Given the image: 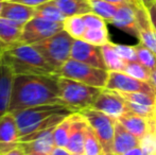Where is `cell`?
<instances>
[{"label":"cell","instance_id":"74e56055","mask_svg":"<svg viewBox=\"0 0 156 155\" xmlns=\"http://www.w3.org/2000/svg\"><path fill=\"white\" fill-rule=\"evenodd\" d=\"M50 155H72V153H70L66 148L55 147Z\"/></svg>","mask_w":156,"mask_h":155},{"label":"cell","instance_id":"4fadbf2b","mask_svg":"<svg viewBox=\"0 0 156 155\" xmlns=\"http://www.w3.org/2000/svg\"><path fill=\"white\" fill-rule=\"evenodd\" d=\"M55 128V126H54ZM54 128L35 134L25 140L20 141V146L25 150L26 154L30 153H45L51 154L53 149L56 147L53 138Z\"/></svg>","mask_w":156,"mask_h":155},{"label":"cell","instance_id":"44dd1931","mask_svg":"<svg viewBox=\"0 0 156 155\" xmlns=\"http://www.w3.org/2000/svg\"><path fill=\"white\" fill-rule=\"evenodd\" d=\"M66 17L93 12L89 0H52Z\"/></svg>","mask_w":156,"mask_h":155},{"label":"cell","instance_id":"30bf717a","mask_svg":"<svg viewBox=\"0 0 156 155\" xmlns=\"http://www.w3.org/2000/svg\"><path fill=\"white\" fill-rule=\"evenodd\" d=\"M91 107L114 119H118L125 113L129 112L123 98L116 90L107 88L102 89Z\"/></svg>","mask_w":156,"mask_h":155},{"label":"cell","instance_id":"3957f363","mask_svg":"<svg viewBox=\"0 0 156 155\" xmlns=\"http://www.w3.org/2000/svg\"><path fill=\"white\" fill-rule=\"evenodd\" d=\"M0 60L14 75H55L54 68L32 45L16 43L6 47Z\"/></svg>","mask_w":156,"mask_h":155},{"label":"cell","instance_id":"52a82bcc","mask_svg":"<svg viewBox=\"0 0 156 155\" xmlns=\"http://www.w3.org/2000/svg\"><path fill=\"white\" fill-rule=\"evenodd\" d=\"M85 117L90 128L97 135L101 146H102L104 155H114L113 143L114 133H115L116 119L94 110L93 107H87L80 111Z\"/></svg>","mask_w":156,"mask_h":155},{"label":"cell","instance_id":"1f68e13d","mask_svg":"<svg viewBox=\"0 0 156 155\" xmlns=\"http://www.w3.org/2000/svg\"><path fill=\"white\" fill-rule=\"evenodd\" d=\"M140 148L142 149L144 155L156 154V133L151 131L140 139Z\"/></svg>","mask_w":156,"mask_h":155},{"label":"cell","instance_id":"7a4b0ae2","mask_svg":"<svg viewBox=\"0 0 156 155\" xmlns=\"http://www.w3.org/2000/svg\"><path fill=\"white\" fill-rule=\"evenodd\" d=\"M73 113L76 111L62 104L33 106L13 113L18 124L19 143L43 131L54 128Z\"/></svg>","mask_w":156,"mask_h":155},{"label":"cell","instance_id":"6da1fadb","mask_svg":"<svg viewBox=\"0 0 156 155\" xmlns=\"http://www.w3.org/2000/svg\"><path fill=\"white\" fill-rule=\"evenodd\" d=\"M47 104H62L56 75H16L13 81L10 113Z\"/></svg>","mask_w":156,"mask_h":155},{"label":"cell","instance_id":"ac0fdd59","mask_svg":"<svg viewBox=\"0 0 156 155\" xmlns=\"http://www.w3.org/2000/svg\"><path fill=\"white\" fill-rule=\"evenodd\" d=\"M138 146H140V139L129 133L119 121L116 120L113 143L114 155H122L129 150Z\"/></svg>","mask_w":156,"mask_h":155},{"label":"cell","instance_id":"277c9868","mask_svg":"<svg viewBox=\"0 0 156 155\" xmlns=\"http://www.w3.org/2000/svg\"><path fill=\"white\" fill-rule=\"evenodd\" d=\"M58 79L61 99L63 100L65 105L69 106L76 112L91 107L98 96L102 91V88L90 86L76 80L58 77Z\"/></svg>","mask_w":156,"mask_h":155},{"label":"cell","instance_id":"d6986e66","mask_svg":"<svg viewBox=\"0 0 156 155\" xmlns=\"http://www.w3.org/2000/svg\"><path fill=\"white\" fill-rule=\"evenodd\" d=\"M116 120L119 121L129 133H132L138 139H141L146 134L153 131L152 123L150 120L132 112L125 113L124 115H122Z\"/></svg>","mask_w":156,"mask_h":155},{"label":"cell","instance_id":"d6a6232c","mask_svg":"<svg viewBox=\"0 0 156 155\" xmlns=\"http://www.w3.org/2000/svg\"><path fill=\"white\" fill-rule=\"evenodd\" d=\"M117 53L121 56L125 62H136L137 61V53H136L135 46L121 45V44H114Z\"/></svg>","mask_w":156,"mask_h":155},{"label":"cell","instance_id":"7bdbcfd3","mask_svg":"<svg viewBox=\"0 0 156 155\" xmlns=\"http://www.w3.org/2000/svg\"><path fill=\"white\" fill-rule=\"evenodd\" d=\"M6 47H8V45H5V44H4L3 41H0V55H1V54L3 53V51L6 49Z\"/></svg>","mask_w":156,"mask_h":155},{"label":"cell","instance_id":"603a6c76","mask_svg":"<svg viewBox=\"0 0 156 155\" xmlns=\"http://www.w3.org/2000/svg\"><path fill=\"white\" fill-rule=\"evenodd\" d=\"M101 52H102L103 60H104V63L106 65L107 70L124 72L127 62H125L123 58L117 53L115 47H114V43L109 41V43L105 44L104 46H102Z\"/></svg>","mask_w":156,"mask_h":155},{"label":"cell","instance_id":"f6af8a7d","mask_svg":"<svg viewBox=\"0 0 156 155\" xmlns=\"http://www.w3.org/2000/svg\"><path fill=\"white\" fill-rule=\"evenodd\" d=\"M27 155H50V154H45V153H30Z\"/></svg>","mask_w":156,"mask_h":155},{"label":"cell","instance_id":"83f0119b","mask_svg":"<svg viewBox=\"0 0 156 155\" xmlns=\"http://www.w3.org/2000/svg\"><path fill=\"white\" fill-rule=\"evenodd\" d=\"M85 155H104L103 153L102 146L99 141L97 135L94 134V130L90 125H87L86 132H85V140H84V151Z\"/></svg>","mask_w":156,"mask_h":155},{"label":"cell","instance_id":"ffe728a7","mask_svg":"<svg viewBox=\"0 0 156 155\" xmlns=\"http://www.w3.org/2000/svg\"><path fill=\"white\" fill-rule=\"evenodd\" d=\"M0 143H19V129L13 113L8 112L0 118Z\"/></svg>","mask_w":156,"mask_h":155},{"label":"cell","instance_id":"484cf974","mask_svg":"<svg viewBox=\"0 0 156 155\" xmlns=\"http://www.w3.org/2000/svg\"><path fill=\"white\" fill-rule=\"evenodd\" d=\"M89 3L91 6V11L94 14L102 17L106 23L113 20L114 16L117 13V10L120 5H116L111 2H107L105 0H89Z\"/></svg>","mask_w":156,"mask_h":155},{"label":"cell","instance_id":"7402d4cb","mask_svg":"<svg viewBox=\"0 0 156 155\" xmlns=\"http://www.w3.org/2000/svg\"><path fill=\"white\" fill-rule=\"evenodd\" d=\"M23 26L10 19L0 17V41L5 45H14L18 43Z\"/></svg>","mask_w":156,"mask_h":155},{"label":"cell","instance_id":"2e32d148","mask_svg":"<svg viewBox=\"0 0 156 155\" xmlns=\"http://www.w3.org/2000/svg\"><path fill=\"white\" fill-rule=\"evenodd\" d=\"M14 72L0 60V118L10 110Z\"/></svg>","mask_w":156,"mask_h":155},{"label":"cell","instance_id":"9a60e30c","mask_svg":"<svg viewBox=\"0 0 156 155\" xmlns=\"http://www.w3.org/2000/svg\"><path fill=\"white\" fill-rule=\"evenodd\" d=\"M137 4H123L120 5L111 23L114 27L138 37L137 17H136Z\"/></svg>","mask_w":156,"mask_h":155},{"label":"cell","instance_id":"8992f818","mask_svg":"<svg viewBox=\"0 0 156 155\" xmlns=\"http://www.w3.org/2000/svg\"><path fill=\"white\" fill-rule=\"evenodd\" d=\"M55 75L58 77L71 79L90 86L104 89L108 81L109 71L90 66L73 58H69L56 71Z\"/></svg>","mask_w":156,"mask_h":155},{"label":"cell","instance_id":"ba28073f","mask_svg":"<svg viewBox=\"0 0 156 155\" xmlns=\"http://www.w3.org/2000/svg\"><path fill=\"white\" fill-rule=\"evenodd\" d=\"M64 30L63 23H53L39 17H33L23 28L18 43L34 45Z\"/></svg>","mask_w":156,"mask_h":155},{"label":"cell","instance_id":"cb8c5ba5","mask_svg":"<svg viewBox=\"0 0 156 155\" xmlns=\"http://www.w3.org/2000/svg\"><path fill=\"white\" fill-rule=\"evenodd\" d=\"M35 17L46 19V20L53 21V23H63L66 16L63 12L55 5L53 1H48L44 4L35 8Z\"/></svg>","mask_w":156,"mask_h":155},{"label":"cell","instance_id":"9c48e42d","mask_svg":"<svg viewBox=\"0 0 156 155\" xmlns=\"http://www.w3.org/2000/svg\"><path fill=\"white\" fill-rule=\"evenodd\" d=\"M105 88L123 93H148L156 95V89L149 82L137 80L120 71H109Z\"/></svg>","mask_w":156,"mask_h":155},{"label":"cell","instance_id":"ab89813d","mask_svg":"<svg viewBox=\"0 0 156 155\" xmlns=\"http://www.w3.org/2000/svg\"><path fill=\"white\" fill-rule=\"evenodd\" d=\"M122 155H144V152H142V149L140 148V146H138V147L129 150V151L125 152Z\"/></svg>","mask_w":156,"mask_h":155},{"label":"cell","instance_id":"8fae6325","mask_svg":"<svg viewBox=\"0 0 156 155\" xmlns=\"http://www.w3.org/2000/svg\"><path fill=\"white\" fill-rule=\"evenodd\" d=\"M70 58L97 68L107 70L101 52V47H97L91 44L84 41L83 39H74L71 48Z\"/></svg>","mask_w":156,"mask_h":155},{"label":"cell","instance_id":"4dcf8cb0","mask_svg":"<svg viewBox=\"0 0 156 155\" xmlns=\"http://www.w3.org/2000/svg\"><path fill=\"white\" fill-rule=\"evenodd\" d=\"M124 72L131 77L137 79L144 82H150L151 78V71L148 68L140 64L138 61L136 62H127L126 67H125Z\"/></svg>","mask_w":156,"mask_h":155},{"label":"cell","instance_id":"e575fe53","mask_svg":"<svg viewBox=\"0 0 156 155\" xmlns=\"http://www.w3.org/2000/svg\"><path fill=\"white\" fill-rule=\"evenodd\" d=\"M6 1L18 2V3L26 4V5L32 6V8H36V6L46 3V2H48V1H51V0H6Z\"/></svg>","mask_w":156,"mask_h":155},{"label":"cell","instance_id":"4316f807","mask_svg":"<svg viewBox=\"0 0 156 155\" xmlns=\"http://www.w3.org/2000/svg\"><path fill=\"white\" fill-rule=\"evenodd\" d=\"M72 122V114L66 117L63 121H61L53 130V138L56 147L66 148L69 138L70 126Z\"/></svg>","mask_w":156,"mask_h":155},{"label":"cell","instance_id":"f1b7e54d","mask_svg":"<svg viewBox=\"0 0 156 155\" xmlns=\"http://www.w3.org/2000/svg\"><path fill=\"white\" fill-rule=\"evenodd\" d=\"M82 39L88 44L97 47H102L105 44L109 43V34L107 28L103 29H86Z\"/></svg>","mask_w":156,"mask_h":155},{"label":"cell","instance_id":"b9f144b4","mask_svg":"<svg viewBox=\"0 0 156 155\" xmlns=\"http://www.w3.org/2000/svg\"><path fill=\"white\" fill-rule=\"evenodd\" d=\"M139 1L141 2V3L144 4V6H146V8H148V6L150 5V4H152L153 2L156 1V0H139Z\"/></svg>","mask_w":156,"mask_h":155},{"label":"cell","instance_id":"5b68a950","mask_svg":"<svg viewBox=\"0 0 156 155\" xmlns=\"http://www.w3.org/2000/svg\"><path fill=\"white\" fill-rule=\"evenodd\" d=\"M73 41L74 38H72L65 30H62L32 46L53 67L56 73V71L70 58Z\"/></svg>","mask_w":156,"mask_h":155},{"label":"cell","instance_id":"d590c367","mask_svg":"<svg viewBox=\"0 0 156 155\" xmlns=\"http://www.w3.org/2000/svg\"><path fill=\"white\" fill-rule=\"evenodd\" d=\"M147 9H148V13H149V16H150L151 23H152L153 27H154L156 31V1L153 2L152 4H150Z\"/></svg>","mask_w":156,"mask_h":155},{"label":"cell","instance_id":"836d02e7","mask_svg":"<svg viewBox=\"0 0 156 155\" xmlns=\"http://www.w3.org/2000/svg\"><path fill=\"white\" fill-rule=\"evenodd\" d=\"M83 19H84L87 29H103V28H106V21L102 17H100L99 15L94 14L93 12L84 14Z\"/></svg>","mask_w":156,"mask_h":155},{"label":"cell","instance_id":"f546056e","mask_svg":"<svg viewBox=\"0 0 156 155\" xmlns=\"http://www.w3.org/2000/svg\"><path fill=\"white\" fill-rule=\"evenodd\" d=\"M136 53H137V61L141 65H144L146 68H148L150 71H153L156 69V54L152 50L147 48L141 43H138L135 45Z\"/></svg>","mask_w":156,"mask_h":155},{"label":"cell","instance_id":"e0dca14e","mask_svg":"<svg viewBox=\"0 0 156 155\" xmlns=\"http://www.w3.org/2000/svg\"><path fill=\"white\" fill-rule=\"evenodd\" d=\"M1 17L25 26L33 17H35V8L18 3V2L4 0Z\"/></svg>","mask_w":156,"mask_h":155},{"label":"cell","instance_id":"bcb514c9","mask_svg":"<svg viewBox=\"0 0 156 155\" xmlns=\"http://www.w3.org/2000/svg\"><path fill=\"white\" fill-rule=\"evenodd\" d=\"M72 155H85L84 153H72Z\"/></svg>","mask_w":156,"mask_h":155},{"label":"cell","instance_id":"8d00e7d4","mask_svg":"<svg viewBox=\"0 0 156 155\" xmlns=\"http://www.w3.org/2000/svg\"><path fill=\"white\" fill-rule=\"evenodd\" d=\"M107 2H111L116 5H123V4H138L139 0H105Z\"/></svg>","mask_w":156,"mask_h":155},{"label":"cell","instance_id":"7c38bea8","mask_svg":"<svg viewBox=\"0 0 156 155\" xmlns=\"http://www.w3.org/2000/svg\"><path fill=\"white\" fill-rule=\"evenodd\" d=\"M136 17H137L139 43L152 50L156 54V31L151 23L148 9L141 2L136 5Z\"/></svg>","mask_w":156,"mask_h":155},{"label":"cell","instance_id":"f35d334b","mask_svg":"<svg viewBox=\"0 0 156 155\" xmlns=\"http://www.w3.org/2000/svg\"><path fill=\"white\" fill-rule=\"evenodd\" d=\"M4 155H27L25 152V150L23 149V147L20 146V143H19L18 147H16L15 149H13L12 151H10L9 153L4 154Z\"/></svg>","mask_w":156,"mask_h":155},{"label":"cell","instance_id":"60d3db41","mask_svg":"<svg viewBox=\"0 0 156 155\" xmlns=\"http://www.w3.org/2000/svg\"><path fill=\"white\" fill-rule=\"evenodd\" d=\"M149 83L156 89V69L151 71V78H150V82Z\"/></svg>","mask_w":156,"mask_h":155},{"label":"cell","instance_id":"ee69618b","mask_svg":"<svg viewBox=\"0 0 156 155\" xmlns=\"http://www.w3.org/2000/svg\"><path fill=\"white\" fill-rule=\"evenodd\" d=\"M3 2H4V0H0V17H1L2 8H3Z\"/></svg>","mask_w":156,"mask_h":155},{"label":"cell","instance_id":"7dc6e473","mask_svg":"<svg viewBox=\"0 0 156 155\" xmlns=\"http://www.w3.org/2000/svg\"><path fill=\"white\" fill-rule=\"evenodd\" d=\"M155 155H156V154H155Z\"/></svg>","mask_w":156,"mask_h":155},{"label":"cell","instance_id":"5bb4252c","mask_svg":"<svg viewBox=\"0 0 156 155\" xmlns=\"http://www.w3.org/2000/svg\"><path fill=\"white\" fill-rule=\"evenodd\" d=\"M88 122L80 112L72 114V122L70 126L69 138L66 149L70 153H83L84 151L85 132Z\"/></svg>","mask_w":156,"mask_h":155},{"label":"cell","instance_id":"d4e9b609","mask_svg":"<svg viewBox=\"0 0 156 155\" xmlns=\"http://www.w3.org/2000/svg\"><path fill=\"white\" fill-rule=\"evenodd\" d=\"M63 28L74 39H82L87 29L84 19H83V15L66 17L65 20L63 21Z\"/></svg>","mask_w":156,"mask_h":155}]
</instances>
